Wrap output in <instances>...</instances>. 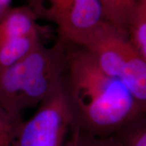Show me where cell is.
I'll list each match as a JSON object with an SVG mask.
<instances>
[{"instance_id":"ba28073f","label":"cell","mask_w":146,"mask_h":146,"mask_svg":"<svg viewBox=\"0 0 146 146\" xmlns=\"http://www.w3.org/2000/svg\"><path fill=\"white\" fill-rule=\"evenodd\" d=\"M39 44V33L0 43V73L26 56Z\"/></svg>"},{"instance_id":"8992f818","label":"cell","mask_w":146,"mask_h":146,"mask_svg":"<svg viewBox=\"0 0 146 146\" xmlns=\"http://www.w3.org/2000/svg\"><path fill=\"white\" fill-rule=\"evenodd\" d=\"M36 19L28 5L7 9L0 16V43L39 33Z\"/></svg>"},{"instance_id":"7a4b0ae2","label":"cell","mask_w":146,"mask_h":146,"mask_svg":"<svg viewBox=\"0 0 146 146\" xmlns=\"http://www.w3.org/2000/svg\"><path fill=\"white\" fill-rule=\"evenodd\" d=\"M69 43L58 39L51 47L41 44L0 73V107L11 115L39 105L63 78Z\"/></svg>"},{"instance_id":"9c48e42d","label":"cell","mask_w":146,"mask_h":146,"mask_svg":"<svg viewBox=\"0 0 146 146\" xmlns=\"http://www.w3.org/2000/svg\"><path fill=\"white\" fill-rule=\"evenodd\" d=\"M112 135L121 146H146L145 113L128 120Z\"/></svg>"},{"instance_id":"8fae6325","label":"cell","mask_w":146,"mask_h":146,"mask_svg":"<svg viewBox=\"0 0 146 146\" xmlns=\"http://www.w3.org/2000/svg\"><path fill=\"white\" fill-rule=\"evenodd\" d=\"M22 120L21 116H0V146H13L16 129Z\"/></svg>"},{"instance_id":"6da1fadb","label":"cell","mask_w":146,"mask_h":146,"mask_svg":"<svg viewBox=\"0 0 146 146\" xmlns=\"http://www.w3.org/2000/svg\"><path fill=\"white\" fill-rule=\"evenodd\" d=\"M64 79L83 133L110 136L128 120L146 112L125 85L104 72L84 47L69 46Z\"/></svg>"},{"instance_id":"3957f363","label":"cell","mask_w":146,"mask_h":146,"mask_svg":"<svg viewBox=\"0 0 146 146\" xmlns=\"http://www.w3.org/2000/svg\"><path fill=\"white\" fill-rule=\"evenodd\" d=\"M81 133L63 76L33 116L21 122L13 146H77Z\"/></svg>"},{"instance_id":"9a60e30c","label":"cell","mask_w":146,"mask_h":146,"mask_svg":"<svg viewBox=\"0 0 146 146\" xmlns=\"http://www.w3.org/2000/svg\"><path fill=\"white\" fill-rule=\"evenodd\" d=\"M3 12H4V10H3V8H1V5H0V16H1V14H2Z\"/></svg>"},{"instance_id":"5b68a950","label":"cell","mask_w":146,"mask_h":146,"mask_svg":"<svg viewBox=\"0 0 146 146\" xmlns=\"http://www.w3.org/2000/svg\"><path fill=\"white\" fill-rule=\"evenodd\" d=\"M36 18L56 25L60 39L82 46L103 23L98 0H27Z\"/></svg>"},{"instance_id":"7c38bea8","label":"cell","mask_w":146,"mask_h":146,"mask_svg":"<svg viewBox=\"0 0 146 146\" xmlns=\"http://www.w3.org/2000/svg\"><path fill=\"white\" fill-rule=\"evenodd\" d=\"M77 146H121L113 135L97 137L81 133Z\"/></svg>"},{"instance_id":"52a82bcc","label":"cell","mask_w":146,"mask_h":146,"mask_svg":"<svg viewBox=\"0 0 146 146\" xmlns=\"http://www.w3.org/2000/svg\"><path fill=\"white\" fill-rule=\"evenodd\" d=\"M105 22L128 37L129 27L137 0H98ZM129 38V37H128Z\"/></svg>"},{"instance_id":"5bb4252c","label":"cell","mask_w":146,"mask_h":146,"mask_svg":"<svg viewBox=\"0 0 146 146\" xmlns=\"http://www.w3.org/2000/svg\"><path fill=\"white\" fill-rule=\"evenodd\" d=\"M5 114H8V113L5 112L3 109L0 107V116H1V115H4Z\"/></svg>"},{"instance_id":"4fadbf2b","label":"cell","mask_w":146,"mask_h":146,"mask_svg":"<svg viewBox=\"0 0 146 146\" xmlns=\"http://www.w3.org/2000/svg\"><path fill=\"white\" fill-rule=\"evenodd\" d=\"M11 0H0V5L3 10L5 11L7 9L9 8V5H10Z\"/></svg>"},{"instance_id":"277c9868","label":"cell","mask_w":146,"mask_h":146,"mask_svg":"<svg viewBox=\"0 0 146 146\" xmlns=\"http://www.w3.org/2000/svg\"><path fill=\"white\" fill-rule=\"evenodd\" d=\"M80 47L93 55L104 72L121 81L146 109V60L128 37L104 21Z\"/></svg>"},{"instance_id":"30bf717a","label":"cell","mask_w":146,"mask_h":146,"mask_svg":"<svg viewBox=\"0 0 146 146\" xmlns=\"http://www.w3.org/2000/svg\"><path fill=\"white\" fill-rule=\"evenodd\" d=\"M129 41L146 60V0H137L129 27Z\"/></svg>"}]
</instances>
